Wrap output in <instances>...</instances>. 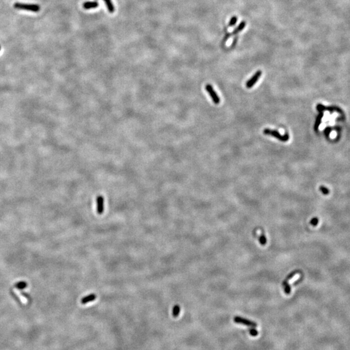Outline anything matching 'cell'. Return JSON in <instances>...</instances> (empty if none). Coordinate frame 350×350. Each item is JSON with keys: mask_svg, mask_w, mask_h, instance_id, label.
<instances>
[{"mask_svg": "<svg viewBox=\"0 0 350 350\" xmlns=\"http://www.w3.org/2000/svg\"><path fill=\"white\" fill-rule=\"evenodd\" d=\"M237 18L236 16L232 17V18H231V20L229 22V26H230V27L233 26V25L237 23Z\"/></svg>", "mask_w": 350, "mask_h": 350, "instance_id": "cell-16", "label": "cell"}, {"mask_svg": "<svg viewBox=\"0 0 350 350\" xmlns=\"http://www.w3.org/2000/svg\"><path fill=\"white\" fill-rule=\"evenodd\" d=\"M257 232H258V233H256V234L257 235H259V240L260 243H261V245H265L266 243V239L265 235L263 233H261V231L259 230H257Z\"/></svg>", "mask_w": 350, "mask_h": 350, "instance_id": "cell-11", "label": "cell"}, {"mask_svg": "<svg viewBox=\"0 0 350 350\" xmlns=\"http://www.w3.org/2000/svg\"><path fill=\"white\" fill-rule=\"evenodd\" d=\"M261 73H262L261 71L257 72L255 74L252 76V77L246 82V87L248 88H252V86L256 84V82L258 81V79H259V77L261 75Z\"/></svg>", "mask_w": 350, "mask_h": 350, "instance_id": "cell-6", "label": "cell"}, {"mask_svg": "<svg viewBox=\"0 0 350 350\" xmlns=\"http://www.w3.org/2000/svg\"><path fill=\"white\" fill-rule=\"evenodd\" d=\"M102 1L105 3L108 12H110V13H114L115 12V7L114 6L113 4H112V0H102Z\"/></svg>", "mask_w": 350, "mask_h": 350, "instance_id": "cell-10", "label": "cell"}, {"mask_svg": "<svg viewBox=\"0 0 350 350\" xmlns=\"http://www.w3.org/2000/svg\"><path fill=\"white\" fill-rule=\"evenodd\" d=\"M233 320H234V322L237 324H243V325L252 327H257V326H258L257 325V324L254 322H253V321L247 320L246 319H243V318H241L240 316H237L234 317Z\"/></svg>", "mask_w": 350, "mask_h": 350, "instance_id": "cell-3", "label": "cell"}, {"mask_svg": "<svg viewBox=\"0 0 350 350\" xmlns=\"http://www.w3.org/2000/svg\"><path fill=\"white\" fill-rule=\"evenodd\" d=\"M0 49H1V47H0Z\"/></svg>", "mask_w": 350, "mask_h": 350, "instance_id": "cell-20", "label": "cell"}, {"mask_svg": "<svg viewBox=\"0 0 350 350\" xmlns=\"http://www.w3.org/2000/svg\"><path fill=\"white\" fill-rule=\"evenodd\" d=\"M96 298H97V296H96L95 294H90L89 295H87V296H86L84 298H82L81 302L82 304H86L89 302H91V301H94L96 299Z\"/></svg>", "mask_w": 350, "mask_h": 350, "instance_id": "cell-9", "label": "cell"}, {"mask_svg": "<svg viewBox=\"0 0 350 350\" xmlns=\"http://www.w3.org/2000/svg\"><path fill=\"white\" fill-rule=\"evenodd\" d=\"M180 312V307L179 305H175L172 309V316L174 317H178Z\"/></svg>", "mask_w": 350, "mask_h": 350, "instance_id": "cell-13", "label": "cell"}, {"mask_svg": "<svg viewBox=\"0 0 350 350\" xmlns=\"http://www.w3.org/2000/svg\"><path fill=\"white\" fill-rule=\"evenodd\" d=\"M263 133L266 135H271V136L273 137H275L276 138H277V139L281 141V142H287L288 139H289V136H288V133L285 134L284 135H281L279 134L277 130H271L268 129V128H266V129L263 130Z\"/></svg>", "mask_w": 350, "mask_h": 350, "instance_id": "cell-2", "label": "cell"}, {"mask_svg": "<svg viewBox=\"0 0 350 350\" xmlns=\"http://www.w3.org/2000/svg\"><path fill=\"white\" fill-rule=\"evenodd\" d=\"M99 7V3L97 1H86L82 4V7L85 10H89V9H95Z\"/></svg>", "mask_w": 350, "mask_h": 350, "instance_id": "cell-8", "label": "cell"}, {"mask_svg": "<svg viewBox=\"0 0 350 350\" xmlns=\"http://www.w3.org/2000/svg\"><path fill=\"white\" fill-rule=\"evenodd\" d=\"M300 274L299 272H294L292 273V274H290L288 276V277L286 279H285V281L287 282L288 284L292 283H293L294 281L297 280V279L300 278Z\"/></svg>", "mask_w": 350, "mask_h": 350, "instance_id": "cell-7", "label": "cell"}, {"mask_svg": "<svg viewBox=\"0 0 350 350\" xmlns=\"http://www.w3.org/2000/svg\"><path fill=\"white\" fill-rule=\"evenodd\" d=\"M283 287L284 288V291H285V293L287 294H289L291 293V287L289 284H288L287 282H285V281L283 282Z\"/></svg>", "mask_w": 350, "mask_h": 350, "instance_id": "cell-15", "label": "cell"}, {"mask_svg": "<svg viewBox=\"0 0 350 350\" xmlns=\"http://www.w3.org/2000/svg\"><path fill=\"white\" fill-rule=\"evenodd\" d=\"M205 89H206V91L209 93V94H210V96L211 97V98H212L213 101L215 103L219 104L220 102L219 97L217 95V93L215 92L212 86H211L210 84H208L205 86Z\"/></svg>", "mask_w": 350, "mask_h": 350, "instance_id": "cell-5", "label": "cell"}, {"mask_svg": "<svg viewBox=\"0 0 350 350\" xmlns=\"http://www.w3.org/2000/svg\"><path fill=\"white\" fill-rule=\"evenodd\" d=\"M97 212L99 215H102L104 210V198L102 195H99L96 198Z\"/></svg>", "mask_w": 350, "mask_h": 350, "instance_id": "cell-4", "label": "cell"}, {"mask_svg": "<svg viewBox=\"0 0 350 350\" xmlns=\"http://www.w3.org/2000/svg\"><path fill=\"white\" fill-rule=\"evenodd\" d=\"M14 7L16 9H21V10H26L32 12H38L40 11V7L38 5L35 4H21V3H16L14 5Z\"/></svg>", "mask_w": 350, "mask_h": 350, "instance_id": "cell-1", "label": "cell"}, {"mask_svg": "<svg viewBox=\"0 0 350 350\" xmlns=\"http://www.w3.org/2000/svg\"><path fill=\"white\" fill-rule=\"evenodd\" d=\"M310 223L311 225H313V226H315L317 225L318 223H319V219H318V218H316V217H314L313 219L311 220Z\"/></svg>", "mask_w": 350, "mask_h": 350, "instance_id": "cell-18", "label": "cell"}, {"mask_svg": "<svg viewBox=\"0 0 350 350\" xmlns=\"http://www.w3.org/2000/svg\"><path fill=\"white\" fill-rule=\"evenodd\" d=\"M245 25H246V22H245V21H242L241 23H240V24L239 25V26L237 27L233 31L232 34H237V33H238L239 32L241 31L245 27Z\"/></svg>", "mask_w": 350, "mask_h": 350, "instance_id": "cell-12", "label": "cell"}, {"mask_svg": "<svg viewBox=\"0 0 350 350\" xmlns=\"http://www.w3.org/2000/svg\"><path fill=\"white\" fill-rule=\"evenodd\" d=\"M320 189L324 194H325V195L329 194V190L327 188H326L325 187H324V186H320Z\"/></svg>", "mask_w": 350, "mask_h": 350, "instance_id": "cell-19", "label": "cell"}, {"mask_svg": "<svg viewBox=\"0 0 350 350\" xmlns=\"http://www.w3.org/2000/svg\"><path fill=\"white\" fill-rule=\"evenodd\" d=\"M27 283L25 281H19L17 283L15 284V287L17 288H18V289H20V290L24 289L25 288L27 287Z\"/></svg>", "mask_w": 350, "mask_h": 350, "instance_id": "cell-14", "label": "cell"}, {"mask_svg": "<svg viewBox=\"0 0 350 350\" xmlns=\"http://www.w3.org/2000/svg\"><path fill=\"white\" fill-rule=\"evenodd\" d=\"M249 333L250 334V335H252L253 336H256L258 335V331L256 329H254V327H253V328H252V329H250Z\"/></svg>", "mask_w": 350, "mask_h": 350, "instance_id": "cell-17", "label": "cell"}]
</instances>
